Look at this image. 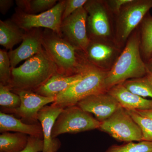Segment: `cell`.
Wrapping results in <instances>:
<instances>
[{"label":"cell","instance_id":"8fae6325","mask_svg":"<svg viewBox=\"0 0 152 152\" xmlns=\"http://www.w3.org/2000/svg\"><path fill=\"white\" fill-rule=\"evenodd\" d=\"M112 41L92 40L84 55L88 62L106 71H108L118 57V48Z\"/></svg>","mask_w":152,"mask_h":152},{"label":"cell","instance_id":"ac0fdd59","mask_svg":"<svg viewBox=\"0 0 152 152\" xmlns=\"http://www.w3.org/2000/svg\"><path fill=\"white\" fill-rule=\"evenodd\" d=\"M13 132L43 138L42 130L41 124H26L17 118L13 115L1 112L0 132Z\"/></svg>","mask_w":152,"mask_h":152},{"label":"cell","instance_id":"9c48e42d","mask_svg":"<svg viewBox=\"0 0 152 152\" xmlns=\"http://www.w3.org/2000/svg\"><path fill=\"white\" fill-rule=\"evenodd\" d=\"M99 129L120 142L143 141L140 129L128 113L121 107L107 119L101 122Z\"/></svg>","mask_w":152,"mask_h":152},{"label":"cell","instance_id":"9a60e30c","mask_svg":"<svg viewBox=\"0 0 152 152\" xmlns=\"http://www.w3.org/2000/svg\"><path fill=\"white\" fill-rule=\"evenodd\" d=\"M63 108L53 103L41 109L38 114L37 120L42 130L44 148L42 152H56L61 145V142L52 137L53 128Z\"/></svg>","mask_w":152,"mask_h":152},{"label":"cell","instance_id":"4dcf8cb0","mask_svg":"<svg viewBox=\"0 0 152 152\" xmlns=\"http://www.w3.org/2000/svg\"><path fill=\"white\" fill-rule=\"evenodd\" d=\"M12 0H1L0 1V12L3 15H6L10 9L13 6Z\"/></svg>","mask_w":152,"mask_h":152},{"label":"cell","instance_id":"44dd1931","mask_svg":"<svg viewBox=\"0 0 152 152\" xmlns=\"http://www.w3.org/2000/svg\"><path fill=\"white\" fill-rule=\"evenodd\" d=\"M140 51L147 61L152 55V17L147 14L140 23Z\"/></svg>","mask_w":152,"mask_h":152},{"label":"cell","instance_id":"e0dca14e","mask_svg":"<svg viewBox=\"0 0 152 152\" xmlns=\"http://www.w3.org/2000/svg\"><path fill=\"white\" fill-rule=\"evenodd\" d=\"M83 77L82 72L81 73L70 76L56 73L45 84L33 91L44 96L56 98L79 81Z\"/></svg>","mask_w":152,"mask_h":152},{"label":"cell","instance_id":"7c38bea8","mask_svg":"<svg viewBox=\"0 0 152 152\" xmlns=\"http://www.w3.org/2000/svg\"><path fill=\"white\" fill-rule=\"evenodd\" d=\"M77 105L85 111L93 114L100 122L107 119L122 107L118 101L107 92L87 97Z\"/></svg>","mask_w":152,"mask_h":152},{"label":"cell","instance_id":"6da1fadb","mask_svg":"<svg viewBox=\"0 0 152 152\" xmlns=\"http://www.w3.org/2000/svg\"><path fill=\"white\" fill-rule=\"evenodd\" d=\"M148 70V66L142 58L140 36L137 29L132 33L123 51L110 69L107 72L105 79L107 91L127 80L143 77Z\"/></svg>","mask_w":152,"mask_h":152},{"label":"cell","instance_id":"4fadbf2b","mask_svg":"<svg viewBox=\"0 0 152 152\" xmlns=\"http://www.w3.org/2000/svg\"><path fill=\"white\" fill-rule=\"evenodd\" d=\"M42 29L35 28L25 31L23 40L20 46L8 52L11 68L16 67L22 61L28 60L43 50Z\"/></svg>","mask_w":152,"mask_h":152},{"label":"cell","instance_id":"cb8c5ba5","mask_svg":"<svg viewBox=\"0 0 152 152\" xmlns=\"http://www.w3.org/2000/svg\"><path fill=\"white\" fill-rule=\"evenodd\" d=\"M20 104L18 95L12 92L8 87L0 84V105L1 107L14 113Z\"/></svg>","mask_w":152,"mask_h":152},{"label":"cell","instance_id":"1f68e13d","mask_svg":"<svg viewBox=\"0 0 152 152\" xmlns=\"http://www.w3.org/2000/svg\"><path fill=\"white\" fill-rule=\"evenodd\" d=\"M138 113L152 119V109L150 110H135Z\"/></svg>","mask_w":152,"mask_h":152},{"label":"cell","instance_id":"d6986e66","mask_svg":"<svg viewBox=\"0 0 152 152\" xmlns=\"http://www.w3.org/2000/svg\"><path fill=\"white\" fill-rule=\"evenodd\" d=\"M25 31L11 19L0 20V45L6 50H12L17 44L22 42Z\"/></svg>","mask_w":152,"mask_h":152},{"label":"cell","instance_id":"52a82bcc","mask_svg":"<svg viewBox=\"0 0 152 152\" xmlns=\"http://www.w3.org/2000/svg\"><path fill=\"white\" fill-rule=\"evenodd\" d=\"M66 2V0L58 1L50 10L37 15L26 13L17 8L11 20L25 31L35 28H44L60 35L62 17Z\"/></svg>","mask_w":152,"mask_h":152},{"label":"cell","instance_id":"f1b7e54d","mask_svg":"<svg viewBox=\"0 0 152 152\" xmlns=\"http://www.w3.org/2000/svg\"><path fill=\"white\" fill-rule=\"evenodd\" d=\"M88 0H66L62 21L69 16L78 9L83 7Z\"/></svg>","mask_w":152,"mask_h":152},{"label":"cell","instance_id":"ba28073f","mask_svg":"<svg viewBox=\"0 0 152 152\" xmlns=\"http://www.w3.org/2000/svg\"><path fill=\"white\" fill-rule=\"evenodd\" d=\"M84 7L88 14L87 28L90 40L112 41L110 14L105 1L88 0Z\"/></svg>","mask_w":152,"mask_h":152},{"label":"cell","instance_id":"ffe728a7","mask_svg":"<svg viewBox=\"0 0 152 152\" xmlns=\"http://www.w3.org/2000/svg\"><path fill=\"white\" fill-rule=\"evenodd\" d=\"M29 136L22 133L5 132L0 135V152H20L27 145Z\"/></svg>","mask_w":152,"mask_h":152},{"label":"cell","instance_id":"7a4b0ae2","mask_svg":"<svg viewBox=\"0 0 152 152\" xmlns=\"http://www.w3.org/2000/svg\"><path fill=\"white\" fill-rule=\"evenodd\" d=\"M58 73L56 66L44 50L18 67L11 68V91H34Z\"/></svg>","mask_w":152,"mask_h":152},{"label":"cell","instance_id":"5bb4252c","mask_svg":"<svg viewBox=\"0 0 152 152\" xmlns=\"http://www.w3.org/2000/svg\"><path fill=\"white\" fill-rule=\"evenodd\" d=\"M12 91L18 95L21 99L20 105L14 113L31 123L37 122L38 113L41 109L56 101L55 97L44 96L31 91Z\"/></svg>","mask_w":152,"mask_h":152},{"label":"cell","instance_id":"3957f363","mask_svg":"<svg viewBox=\"0 0 152 152\" xmlns=\"http://www.w3.org/2000/svg\"><path fill=\"white\" fill-rule=\"evenodd\" d=\"M42 45L58 69V73L70 76L81 73L87 61L79 51L58 34L48 29L42 33Z\"/></svg>","mask_w":152,"mask_h":152},{"label":"cell","instance_id":"e575fe53","mask_svg":"<svg viewBox=\"0 0 152 152\" xmlns=\"http://www.w3.org/2000/svg\"><path fill=\"white\" fill-rule=\"evenodd\" d=\"M148 66L150 70H151V71H152V66Z\"/></svg>","mask_w":152,"mask_h":152},{"label":"cell","instance_id":"4316f807","mask_svg":"<svg viewBox=\"0 0 152 152\" xmlns=\"http://www.w3.org/2000/svg\"><path fill=\"white\" fill-rule=\"evenodd\" d=\"M11 79V66L8 53L0 50V84L8 87Z\"/></svg>","mask_w":152,"mask_h":152},{"label":"cell","instance_id":"603a6c76","mask_svg":"<svg viewBox=\"0 0 152 152\" xmlns=\"http://www.w3.org/2000/svg\"><path fill=\"white\" fill-rule=\"evenodd\" d=\"M122 84L133 94L144 98L147 97L152 98V86L145 77L127 80Z\"/></svg>","mask_w":152,"mask_h":152},{"label":"cell","instance_id":"836d02e7","mask_svg":"<svg viewBox=\"0 0 152 152\" xmlns=\"http://www.w3.org/2000/svg\"><path fill=\"white\" fill-rule=\"evenodd\" d=\"M146 64L148 66H152V55L149 60L147 61Z\"/></svg>","mask_w":152,"mask_h":152},{"label":"cell","instance_id":"f546056e","mask_svg":"<svg viewBox=\"0 0 152 152\" xmlns=\"http://www.w3.org/2000/svg\"><path fill=\"white\" fill-rule=\"evenodd\" d=\"M132 1V0H110L105 2L111 12L117 15L124 6Z\"/></svg>","mask_w":152,"mask_h":152},{"label":"cell","instance_id":"277c9868","mask_svg":"<svg viewBox=\"0 0 152 152\" xmlns=\"http://www.w3.org/2000/svg\"><path fill=\"white\" fill-rule=\"evenodd\" d=\"M107 72L87 61L82 72L83 78L57 96L53 103L64 109L77 105L89 96L107 92L105 85Z\"/></svg>","mask_w":152,"mask_h":152},{"label":"cell","instance_id":"484cf974","mask_svg":"<svg viewBox=\"0 0 152 152\" xmlns=\"http://www.w3.org/2000/svg\"><path fill=\"white\" fill-rule=\"evenodd\" d=\"M127 111L140 129L143 141L152 142V119L142 115L135 110Z\"/></svg>","mask_w":152,"mask_h":152},{"label":"cell","instance_id":"8992f818","mask_svg":"<svg viewBox=\"0 0 152 152\" xmlns=\"http://www.w3.org/2000/svg\"><path fill=\"white\" fill-rule=\"evenodd\" d=\"M100 122L77 105L63 109L53 128V138L66 133L77 134L99 129Z\"/></svg>","mask_w":152,"mask_h":152},{"label":"cell","instance_id":"83f0119b","mask_svg":"<svg viewBox=\"0 0 152 152\" xmlns=\"http://www.w3.org/2000/svg\"><path fill=\"white\" fill-rule=\"evenodd\" d=\"M43 148V138L29 136L26 146L20 152H42Z\"/></svg>","mask_w":152,"mask_h":152},{"label":"cell","instance_id":"5b68a950","mask_svg":"<svg viewBox=\"0 0 152 152\" xmlns=\"http://www.w3.org/2000/svg\"><path fill=\"white\" fill-rule=\"evenodd\" d=\"M152 8V0H132L117 15L114 42L119 48L126 43L128 39Z\"/></svg>","mask_w":152,"mask_h":152},{"label":"cell","instance_id":"7402d4cb","mask_svg":"<svg viewBox=\"0 0 152 152\" xmlns=\"http://www.w3.org/2000/svg\"><path fill=\"white\" fill-rule=\"evenodd\" d=\"M18 8L31 15L42 13L50 10L57 4V0H17Z\"/></svg>","mask_w":152,"mask_h":152},{"label":"cell","instance_id":"30bf717a","mask_svg":"<svg viewBox=\"0 0 152 152\" xmlns=\"http://www.w3.org/2000/svg\"><path fill=\"white\" fill-rule=\"evenodd\" d=\"M88 14L84 7L62 21L60 35L79 51L84 54L90 43L87 28Z\"/></svg>","mask_w":152,"mask_h":152},{"label":"cell","instance_id":"2e32d148","mask_svg":"<svg viewBox=\"0 0 152 152\" xmlns=\"http://www.w3.org/2000/svg\"><path fill=\"white\" fill-rule=\"evenodd\" d=\"M107 93L118 101L122 107L127 110L152 109V100L147 99L131 93L122 84L113 87Z\"/></svg>","mask_w":152,"mask_h":152},{"label":"cell","instance_id":"d6a6232c","mask_svg":"<svg viewBox=\"0 0 152 152\" xmlns=\"http://www.w3.org/2000/svg\"><path fill=\"white\" fill-rule=\"evenodd\" d=\"M145 77V78L147 80H148V82L152 86V71H151V70H150L149 68L148 73H147Z\"/></svg>","mask_w":152,"mask_h":152},{"label":"cell","instance_id":"d4e9b609","mask_svg":"<svg viewBox=\"0 0 152 152\" xmlns=\"http://www.w3.org/2000/svg\"><path fill=\"white\" fill-rule=\"evenodd\" d=\"M105 152H152V142H129L122 145H113Z\"/></svg>","mask_w":152,"mask_h":152}]
</instances>
